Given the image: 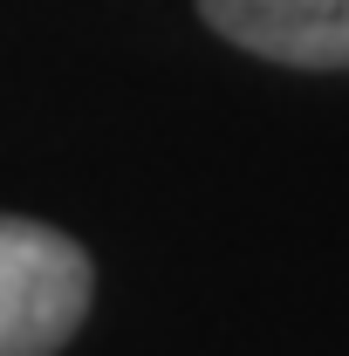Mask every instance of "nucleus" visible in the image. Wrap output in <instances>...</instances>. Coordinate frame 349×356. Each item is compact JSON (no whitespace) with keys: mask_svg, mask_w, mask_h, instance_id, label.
I'll list each match as a JSON object with an SVG mask.
<instances>
[{"mask_svg":"<svg viewBox=\"0 0 349 356\" xmlns=\"http://www.w3.org/2000/svg\"><path fill=\"white\" fill-rule=\"evenodd\" d=\"M219 42L281 69H349V0H199Z\"/></svg>","mask_w":349,"mask_h":356,"instance_id":"2","label":"nucleus"},{"mask_svg":"<svg viewBox=\"0 0 349 356\" xmlns=\"http://www.w3.org/2000/svg\"><path fill=\"white\" fill-rule=\"evenodd\" d=\"M96 267L42 220L0 213V356H55L89 315Z\"/></svg>","mask_w":349,"mask_h":356,"instance_id":"1","label":"nucleus"}]
</instances>
